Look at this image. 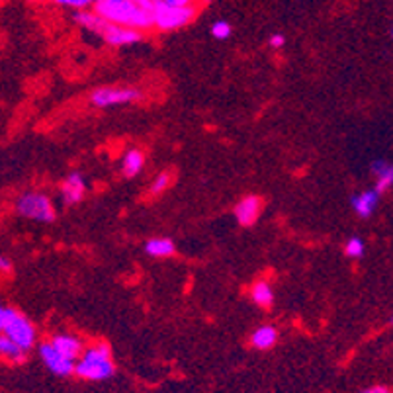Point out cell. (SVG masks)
<instances>
[{
    "label": "cell",
    "mask_w": 393,
    "mask_h": 393,
    "mask_svg": "<svg viewBox=\"0 0 393 393\" xmlns=\"http://www.w3.org/2000/svg\"><path fill=\"white\" fill-rule=\"evenodd\" d=\"M155 0H96L94 12L108 22L143 31L155 26Z\"/></svg>",
    "instance_id": "6da1fadb"
},
{
    "label": "cell",
    "mask_w": 393,
    "mask_h": 393,
    "mask_svg": "<svg viewBox=\"0 0 393 393\" xmlns=\"http://www.w3.org/2000/svg\"><path fill=\"white\" fill-rule=\"evenodd\" d=\"M75 374L81 379L88 382H102L113 376V362L110 354V347L104 342L84 348L83 356L76 360Z\"/></svg>",
    "instance_id": "7a4b0ae2"
},
{
    "label": "cell",
    "mask_w": 393,
    "mask_h": 393,
    "mask_svg": "<svg viewBox=\"0 0 393 393\" xmlns=\"http://www.w3.org/2000/svg\"><path fill=\"white\" fill-rule=\"evenodd\" d=\"M0 329H2V335H6L8 339L18 342L28 352L38 340V331L30 319L14 307H8V305H2V310H0Z\"/></svg>",
    "instance_id": "3957f363"
},
{
    "label": "cell",
    "mask_w": 393,
    "mask_h": 393,
    "mask_svg": "<svg viewBox=\"0 0 393 393\" xmlns=\"http://www.w3.org/2000/svg\"><path fill=\"white\" fill-rule=\"evenodd\" d=\"M198 6H173L165 0H155V28L163 31H173L188 26L196 18Z\"/></svg>",
    "instance_id": "277c9868"
},
{
    "label": "cell",
    "mask_w": 393,
    "mask_h": 393,
    "mask_svg": "<svg viewBox=\"0 0 393 393\" xmlns=\"http://www.w3.org/2000/svg\"><path fill=\"white\" fill-rule=\"evenodd\" d=\"M16 212L26 220L49 223L55 220V208L51 200L41 192H26L16 202Z\"/></svg>",
    "instance_id": "5b68a950"
},
{
    "label": "cell",
    "mask_w": 393,
    "mask_h": 393,
    "mask_svg": "<svg viewBox=\"0 0 393 393\" xmlns=\"http://www.w3.org/2000/svg\"><path fill=\"white\" fill-rule=\"evenodd\" d=\"M141 98V92L137 88H129V86H102L91 94L92 106L96 108H112L123 106V104H131L136 100Z\"/></svg>",
    "instance_id": "8992f818"
},
{
    "label": "cell",
    "mask_w": 393,
    "mask_h": 393,
    "mask_svg": "<svg viewBox=\"0 0 393 393\" xmlns=\"http://www.w3.org/2000/svg\"><path fill=\"white\" fill-rule=\"evenodd\" d=\"M38 350L39 358L44 360V364H46L49 370L53 372L55 376H71V374H75V360H71L68 356L59 352L51 340H49V342H41Z\"/></svg>",
    "instance_id": "52a82bcc"
},
{
    "label": "cell",
    "mask_w": 393,
    "mask_h": 393,
    "mask_svg": "<svg viewBox=\"0 0 393 393\" xmlns=\"http://www.w3.org/2000/svg\"><path fill=\"white\" fill-rule=\"evenodd\" d=\"M102 39L106 41L108 46L112 47H126L136 46L143 39V34L136 28H128V26H118V24H110L108 30L104 31Z\"/></svg>",
    "instance_id": "ba28073f"
},
{
    "label": "cell",
    "mask_w": 393,
    "mask_h": 393,
    "mask_svg": "<svg viewBox=\"0 0 393 393\" xmlns=\"http://www.w3.org/2000/svg\"><path fill=\"white\" fill-rule=\"evenodd\" d=\"M86 194V182H84V176L81 173L68 174L65 182L61 184V198L67 205L78 204L81 200Z\"/></svg>",
    "instance_id": "9c48e42d"
},
{
    "label": "cell",
    "mask_w": 393,
    "mask_h": 393,
    "mask_svg": "<svg viewBox=\"0 0 393 393\" xmlns=\"http://www.w3.org/2000/svg\"><path fill=\"white\" fill-rule=\"evenodd\" d=\"M262 212V200L258 196H245L235 205V218L243 227L252 225Z\"/></svg>",
    "instance_id": "30bf717a"
},
{
    "label": "cell",
    "mask_w": 393,
    "mask_h": 393,
    "mask_svg": "<svg viewBox=\"0 0 393 393\" xmlns=\"http://www.w3.org/2000/svg\"><path fill=\"white\" fill-rule=\"evenodd\" d=\"M379 196H382V192L378 190H364L360 194H354L352 196V210L358 218H362V220H368L372 213L378 210L379 204Z\"/></svg>",
    "instance_id": "8fae6325"
},
{
    "label": "cell",
    "mask_w": 393,
    "mask_h": 393,
    "mask_svg": "<svg viewBox=\"0 0 393 393\" xmlns=\"http://www.w3.org/2000/svg\"><path fill=\"white\" fill-rule=\"evenodd\" d=\"M51 342L55 344V348L63 352L65 356H68L71 360H78L84 352V344L83 340L78 339L76 335H68V333H57L53 335Z\"/></svg>",
    "instance_id": "7c38bea8"
},
{
    "label": "cell",
    "mask_w": 393,
    "mask_h": 393,
    "mask_svg": "<svg viewBox=\"0 0 393 393\" xmlns=\"http://www.w3.org/2000/svg\"><path fill=\"white\" fill-rule=\"evenodd\" d=\"M75 22L84 28V30L92 31L96 36H104V31L108 30V26L112 22H108L106 18H102L98 12H88V10H83V12H76L75 14Z\"/></svg>",
    "instance_id": "4fadbf2b"
},
{
    "label": "cell",
    "mask_w": 393,
    "mask_h": 393,
    "mask_svg": "<svg viewBox=\"0 0 393 393\" xmlns=\"http://www.w3.org/2000/svg\"><path fill=\"white\" fill-rule=\"evenodd\" d=\"M372 174L376 176V190L386 192L393 186V163H387L384 159L374 160L370 165Z\"/></svg>",
    "instance_id": "5bb4252c"
},
{
    "label": "cell",
    "mask_w": 393,
    "mask_h": 393,
    "mask_svg": "<svg viewBox=\"0 0 393 393\" xmlns=\"http://www.w3.org/2000/svg\"><path fill=\"white\" fill-rule=\"evenodd\" d=\"M278 340V331L272 325H262L258 327L255 333L250 335V344L257 348V350H268L272 348Z\"/></svg>",
    "instance_id": "9a60e30c"
},
{
    "label": "cell",
    "mask_w": 393,
    "mask_h": 393,
    "mask_svg": "<svg viewBox=\"0 0 393 393\" xmlns=\"http://www.w3.org/2000/svg\"><path fill=\"white\" fill-rule=\"evenodd\" d=\"M250 300L257 303L258 307H262V310L272 307V303H274L272 286H270L266 280L255 282L252 287H250Z\"/></svg>",
    "instance_id": "2e32d148"
},
{
    "label": "cell",
    "mask_w": 393,
    "mask_h": 393,
    "mask_svg": "<svg viewBox=\"0 0 393 393\" xmlns=\"http://www.w3.org/2000/svg\"><path fill=\"white\" fill-rule=\"evenodd\" d=\"M145 252L149 257L155 258H167L174 255V243L167 237H155L145 243Z\"/></svg>",
    "instance_id": "e0dca14e"
},
{
    "label": "cell",
    "mask_w": 393,
    "mask_h": 393,
    "mask_svg": "<svg viewBox=\"0 0 393 393\" xmlns=\"http://www.w3.org/2000/svg\"><path fill=\"white\" fill-rule=\"evenodd\" d=\"M143 165V153L139 151V149H129V151L123 155V159H121V173L126 174L128 178H133V176H137V174L141 173Z\"/></svg>",
    "instance_id": "ac0fdd59"
},
{
    "label": "cell",
    "mask_w": 393,
    "mask_h": 393,
    "mask_svg": "<svg viewBox=\"0 0 393 393\" xmlns=\"http://www.w3.org/2000/svg\"><path fill=\"white\" fill-rule=\"evenodd\" d=\"M0 352H2V356L6 358L8 362L12 364H20L26 360V354H28V350L26 348H22L18 342H14L12 339H8L6 335H2L0 337Z\"/></svg>",
    "instance_id": "d6986e66"
},
{
    "label": "cell",
    "mask_w": 393,
    "mask_h": 393,
    "mask_svg": "<svg viewBox=\"0 0 393 393\" xmlns=\"http://www.w3.org/2000/svg\"><path fill=\"white\" fill-rule=\"evenodd\" d=\"M344 255L350 258H360L364 255V241L360 237H350L344 245Z\"/></svg>",
    "instance_id": "ffe728a7"
},
{
    "label": "cell",
    "mask_w": 393,
    "mask_h": 393,
    "mask_svg": "<svg viewBox=\"0 0 393 393\" xmlns=\"http://www.w3.org/2000/svg\"><path fill=\"white\" fill-rule=\"evenodd\" d=\"M170 186V173H160L151 184V194L153 196H159L165 190Z\"/></svg>",
    "instance_id": "44dd1931"
},
{
    "label": "cell",
    "mask_w": 393,
    "mask_h": 393,
    "mask_svg": "<svg viewBox=\"0 0 393 393\" xmlns=\"http://www.w3.org/2000/svg\"><path fill=\"white\" fill-rule=\"evenodd\" d=\"M231 31H233V28H231V24L225 22V20H220V22L212 24V36L215 39H227L231 36Z\"/></svg>",
    "instance_id": "7402d4cb"
},
{
    "label": "cell",
    "mask_w": 393,
    "mask_h": 393,
    "mask_svg": "<svg viewBox=\"0 0 393 393\" xmlns=\"http://www.w3.org/2000/svg\"><path fill=\"white\" fill-rule=\"evenodd\" d=\"M55 2L61 4V6L76 8V10H81V8H91L96 4V0H55Z\"/></svg>",
    "instance_id": "603a6c76"
},
{
    "label": "cell",
    "mask_w": 393,
    "mask_h": 393,
    "mask_svg": "<svg viewBox=\"0 0 393 393\" xmlns=\"http://www.w3.org/2000/svg\"><path fill=\"white\" fill-rule=\"evenodd\" d=\"M268 44H270V47H274V49H280V47L286 46V38H284L282 34H272L270 39H268Z\"/></svg>",
    "instance_id": "cb8c5ba5"
},
{
    "label": "cell",
    "mask_w": 393,
    "mask_h": 393,
    "mask_svg": "<svg viewBox=\"0 0 393 393\" xmlns=\"http://www.w3.org/2000/svg\"><path fill=\"white\" fill-rule=\"evenodd\" d=\"M173 6H198V0H165Z\"/></svg>",
    "instance_id": "d4e9b609"
},
{
    "label": "cell",
    "mask_w": 393,
    "mask_h": 393,
    "mask_svg": "<svg viewBox=\"0 0 393 393\" xmlns=\"http://www.w3.org/2000/svg\"><path fill=\"white\" fill-rule=\"evenodd\" d=\"M0 270H2L4 274L10 272V270H12V260H10L8 257L0 258Z\"/></svg>",
    "instance_id": "484cf974"
},
{
    "label": "cell",
    "mask_w": 393,
    "mask_h": 393,
    "mask_svg": "<svg viewBox=\"0 0 393 393\" xmlns=\"http://www.w3.org/2000/svg\"><path fill=\"white\" fill-rule=\"evenodd\" d=\"M360 393H392V392H389L386 386H374V387H368V389H364V392Z\"/></svg>",
    "instance_id": "4316f807"
},
{
    "label": "cell",
    "mask_w": 393,
    "mask_h": 393,
    "mask_svg": "<svg viewBox=\"0 0 393 393\" xmlns=\"http://www.w3.org/2000/svg\"><path fill=\"white\" fill-rule=\"evenodd\" d=\"M392 39H393V28H392Z\"/></svg>",
    "instance_id": "83f0119b"
}]
</instances>
